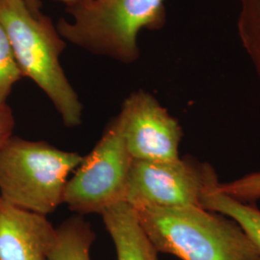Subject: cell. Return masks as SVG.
I'll return each mask as SVG.
<instances>
[{
    "instance_id": "cell-16",
    "label": "cell",
    "mask_w": 260,
    "mask_h": 260,
    "mask_svg": "<svg viewBox=\"0 0 260 260\" xmlns=\"http://www.w3.org/2000/svg\"><path fill=\"white\" fill-rule=\"evenodd\" d=\"M24 3L26 4L28 9L30 10V12H32L35 15H39L40 9L42 7V2L41 0H23Z\"/></svg>"
},
{
    "instance_id": "cell-5",
    "label": "cell",
    "mask_w": 260,
    "mask_h": 260,
    "mask_svg": "<svg viewBox=\"0 0 260 260\" xmlns=\"http://www.w3.org/2000/svg\"><path fill=\"white\" fill-rule=\"evenodd\" d=\"M215 168L192 156L174 161L133 160L124 202L134 209L203 207L205 196L219 185Z\"/></svg>"
},
{
    "instance_id": "cell-11",
    "label": "cell",
    "mask_w": 260,
    "mask_h": 260,
    "mask_svg": "<svg viewBox=\"0 0 260 260\" xmlns=\"http://www.w3.org/2000/svg\"><path fill=\"white\" fill-rule=\"evenodd\" d=\"M216 189V188H215ZM212 190L205 196V209L223 214L239 223L260 251V209L253 204H245Z\"/></svg>"
},
{
    "instance_id": "cell-7",
    "label": "cell",
    "mask_w": 260,
    "mask_h": 260,
    "mask_svg": "<svg viewBox=\"0 0 260 260\" xmlns=\"http://www.w3.org/2000/svg\"><path fill=\"white\" fill-rule=\"evenodd\" d=\"M116 118L133 160L174 161L180 158L182 127L151 93L143 90L131 93Z\"/></svg>"
},
{
    "instance_id": "cell-4",
    "label": "cell",
    "mask_w": 260,
    "mask_h": 260,
    "mask_svg": "<svg viewBox=\"0 0 260 260\" xmlns=\"http://www.w3.org/2000/svg\"><path fill=\"white\" fill-rule=\"evenodd\" d=\"M83 158L47 142L12 136L0 151V199L47 216L63 204L69 177Z\"/></svg>"
},
{
    "instance_id": "cell-3",
    "label": "cell",
    "mask_w": 260,
    "mask_h": 260,
    "mask_svg": "<svg viewBox=\"0 0 260 260\" xmlns=\"http://www.w3.org/2000/svg\"><path fill=\"white\" fill-rule=\"evenodd\" d=\"M67 12L75 21L59 20L61 37L125 64L139 58L140 30H159L166 23L164 0H91L67 7Z\"/></svg>"
},
{
    "instance_id": "cell-10",
    "label": "cell",
    "mask_w": 260,
    "mask_h": 260,
    "mask_svg": "<svg viewBox=\"0 0 260 260\" xmlns=\"http://www.w3.org/2000/svg\"><path fill=\"white\" fill-rule=\"evenodd\" d=\"M95 239L91 223L80 216L67 219L56 229L55 240L47 260H91Z\"/></svg>"
},
{
    "instance_id": "cell-8",
    "label": "cell",
    "mask_w": 260,
    "mask_h": 260,
    "mask_svg": "<svg viewBox=\"0 0 260 260\" xmlns=\"http://www.w3.org/2000/svg\"><path fill=\"white\" fill-rule=\"evenodd\" d=\"M55 235L47 216L0 199V260H47Z\"/></svg>"
},
{
    "instance_id": "cell-1",
    "label": "cell",
    "mask_w": 260,
    "mask_h": 260,
    "mask_svg": "<svg viewBox=\"0 0 260 260\" xmlns=\"http://www.w3.org/2000/svg\"><path fill=\"white\" fill-rule=\"evenodd\" d=\"M158 252L181 260H260V251L233 219L203 207L135 209Z\"/></svg>"
},
{
    "instance_id": "cell-17",
    "label": "cell",
    "mask_w": 260,
    "mask_h": 260,
    "mask_svg": "<svg viewBox=\"0 0 260 260\" xmlns=\"http://www.w3.org/2000/svg\"><path fill=\"white\" fill-rule=\"evenodd\" d=\"M58 2H62L67 5V7H71V6H75V5H78V4H81V3H85V2H88V1H91V0H55Z\"/></svg>"
},
{
    "instance_id": "cell-14",
    "label": "cell",
    "mask_w": 260,
    "mask_h": 260,
    "mask_svg": "<svg viewBox=\"0 0 260 260\" xmlns=\"http://www.w3.org/2000/svg\"><path fill=\"white\" fill-rule=\"evenodd\" d=\"M245 204H255L260 200V171L249 173L230 182H220L215 189Z\"/></svg>"
},
{
    "instance_id": "cell-2",
    "label": "cell",
    "mask_w": 260,
    "mask_h": 260,
    "mask_svg": "<svg viewBox=\"0 0 260 260\" xmlns=\"http://www.w3.org/2000/svg\"><path fill=\"white\" fill-rule=\"evenodd\" d=\"M0 25L22 77L30 78L47 93L66 126L80 125L83 106L60 65L66 44L51 19L30 12L23 0H0Z\"/></svg>"
},
{
    "instance_id": "cell-12",
    "label": "cell",
    "mask_w": 260,
    "mask_h": 260,
    "mask_svg": "<svg viewBox=\"0 0 260 260\" xmlns=\"http://www.w3.org/2000/svg\"><path fill=\"white\" fill-rule=\"evenodd\" d=\"M237 32L242 47L260 79V0H240Z\"/></svg>"
},
{
    "instance_id": "cell-15",
    "label": "cell",
    "mask_w": 260,
    "mask_h": 260,
    "mask_svg": "<svg viewBox=\"0 0 260 260\" xmlns=\"http://www.w3.org/2000/svg\"><path fill=\"white\" fill-rule=\"evenodd\" d=\"M15 118L9 105L6 103L0 106V151L10 137L13 136Z\"/></svg>"
},
{
    "instance_id": "cell-9",
    "label": "cell",
    "mask_w": 260,
    "mask_h": 260,
    "mask_svg": "<svg viewBox=\"0 0 260 260\" xmlns=\"http://www.w3.org/2000/svg\"><path fill=\"white\" fill-rule=\"evenodd\" d=\"M116 248L117 260H159L158 252L143 230L137 211L125 202L101 214Z\"/></svg>"
},
{
    "instance_id": "cell-13",
    "label": "cell",
    "mask_w": 260,
    "mask_h": 260,
    "mask_svg": "<svg viewBox=\"0 0 260 260\" xmlns=\"http://www.w3.org/2000/svg\"><path fill=\"white\" fill-rule=\"evenodd\" d=\"M21 77L8 36L0 25V106L6 104L14 85Z\"/></svg>"
},
{
    "instance_id": "cell-6",
    "label": "cell",
    "mask_w": 260,
    "mask_h": 260,
    "mask_svg": "<svg viewBox=\"0 0 260 260\" xmlns=\"http://www.w3.org/2000/svg\"><path fill=\"white\" fill-rule=\"evenodd\" d=\"M132 161L115 117L74 177L69 178L63 203L72 211L86 215L102 214L112 205L124 202Z\"/></svg>"
}]
</instances>
